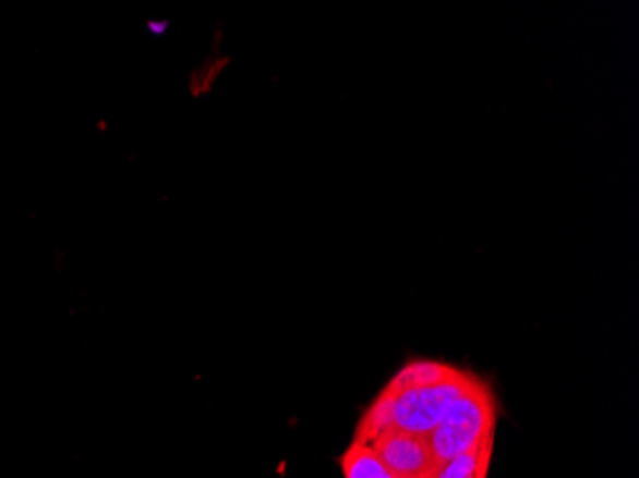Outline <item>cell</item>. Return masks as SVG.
Listing matches in <instances>:
<instances>
[{
  "instance_id": "2",
  "label": "cell",
  "mask_w": 639,
  "mask_h": 478,
  "mask_svg": "<svg viewBox=\"0 0 639 478\" xmlns=\"http://www.w3.org/2000/svg\"><path fill=\"white\" fill-rule=\"evenodd\" d=\"M477 376L460 371L458 376L443 383L390 392L393 396V419L400 431L427 437L445 417L448 408L475 383Z\"/></svg>"
},
{
  "instance_id": "1",
  "label": "cell",
  "mask_w": 639,
  "mask_h": 478,
  "mask_svg": "<svg viewBox=\"0 0 639 478\" xmlns=\"http://www.w3.org/2000/svg\"><path fill=\"white\" fill-rule=\"evenodd\" d=\"M496 399L486 381L477 377L468 392L454 402L441 424L427 434L441 465L494 440Z\"/></svg>"
},
{
  "instance_id": "7",
  "label": "cell",
  "mask_w": 639,
  "mask_h": 478,
  "mask_svg": "<svg viewBox=\"0 0 639 478\" xmlns=\"http://www.w3.org/2000/svg\"><path fill=\"white\" fill-rule=\"evenodd\" d=\"M492 448L494 440L454 457L443 465L438 478H486L491 469Z\"/></svg>"
},
{
  "instance_id": "5",
  "label": "cell",
  "mask_w": 639,
  "mask_h": 478,
  "mask_svg": "<svg viewBox=\"0 0 639 478\" xmlns=\"http://www.w3.org/2000/svg\"><path fill=\"white\" fill-rule=\"evenodd\" d=\"M393 429H397L395 419H393V396H390V392L383 389L379 396L372 402V406L360 419L357 432H354L357 434L354 442L372 448L377 440L382 439L383 434H387Z\"/></svg>"
},
{
  "instance_id": "3",
  "label": "cell",
  "mask_w": 639,
  "mask_h": 478,
  "mask_svg": "<svg viewBox=\"0 0 639 478\" xmlns=\"http://www.w3.org/2000/svg\"><path fill=\"white\" fill-rule=\"evenodd\" d=\"M372 448L397 478H438L443 469L423 434L393 429Z\"/></svg>"
},
{
  "instance_id": "4",
  "label": "cell",
  "mask_w": 639,
  "mask_h": 478,
  "mask_svg": "<svg viewBox=\"0 0 639 478\" xmlns=\"http://www.w3.org/2000/svg\"><path fill=\"white\" fill-rule=\"evenodd\" d=\"M461 369L454 368L450 364L437 360H412L406 364L405 368L398 371L397 376L390 379L385 387L387 391L400 392L408 389H420L431 384L443 383L453 377L458 376Z\"/></svg>"
},
{
  "instance_id": "6",
  "label": "cell",
  "mask_w": 639,
  "mask_h": 478,
  "mask_svg": "<svg viewBox=\"0 0 639 478\" xmlns=\"http://www.w3.org/2000/svg\"><path fill=\"white\" fill-rule=\"evenodd\" d=\"M341 469L345 478H397L390 473L374 448L352 442L341 455Z\"/></svg>"
}]
</instances>
